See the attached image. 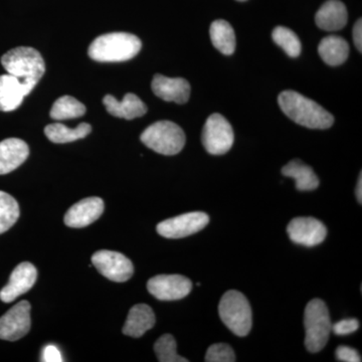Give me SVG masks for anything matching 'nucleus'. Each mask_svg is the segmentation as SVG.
<instances>
[{"label": "nucleus", "instance_id": "obj_23", "mask_svg": "<svg viewBox=\"0 0 362 362\" xmlns=\"http://www.w3.org/2000/svg\"><path fill=\"white\" fill-rule=\"evenodd\" d=\"M211 42L221 54L230 56L235 49V35L232 25L228 21L218 20L211 25Z\"/></svg>", "mask_w": 362, "mask_h": 362}, {"label": "nucleus", "instance_id": "obj_25", "mask_svg": "<svg viewBox=\"0 0 362 362\" xmlns=\"http://www.w3.org/2000/svg\"><path fill=\"white\" fill-rule=\"evenodd\" d=\"M85 113L84 104L81 103L76 98L64 96L59 98L52 105L51 117L54 120H69V119L78 118Z\"/></svg>", "mask_w": 362, "mask_h": 362}, {"label": "nucleus", "instance_id": "obj_15", "mask_svg": "<svg viewBox=\"0 0 362 362\" xmlns=\"http://www.w3.org/2000/svg\"><path fill=\"white\" fill-rule=\"evenodd\" d=\"M151 88L157 97L166 102L185 104L189 99L190 85L182 78H168L157 74L152 80Z\"/></svg>", "mask_w": 362, "mask_h": 362}, {"label": "nucleus", "instance_id": "obj_13", "mask_svg": "<svg viewBox=\"0 0 362 362\" xmlns=\"http://www.w3.org/2000/svg\"><path fill=\"white\" fill-rule=\"evenodd\" d=\"M37 272L35 267L28 262L20 264L11 273L8 284L0 291V300L11 303L16 298L30 291L37 282Z\"/></svg>", "mask_w": 362, "mask_h": 362}, {"label": "nucleus", "instance_id": "obj_28", "mask_svg": "<svg viewBox=\"0 0 362 362\" xmlns=\"http://www.w3.org/2000/svg\"><path fill=\"white\" fill-rule=\"evenodd\" d=\"M177 345L171 334L162 335L154 344V351L160 362H187L188 359L178 356Z\"/></svg>", "mask_w": 362, "mask_h": 362}, {"label": "nucleus", "instance_id": "obj_33", "mask_svg": "<svg viewBox=\"0 0 362 362\" xmlns=\"http://www.w3.org/2000/svg\"><path fill=\"white\" fill-rule=\"evenodd\" d=\"M362 21L359 18L356 21V25L354 28V45H356V49H358L359 52H361L362 49Z\"/></svg>", "mask_w": 362, "mask_h": 362}, {"label": "nucleus", "instance_id": "obj_24", "mask_svg": "<svg viewBox=\"0 0 362 362\" xmlns=\"http://www.w3.org/2000/svg\"><path fill=\"white\" fill-rule=\"evenodd\" d=\"M92 127L90 124L81 123L77 128L66 127L61 123L51 124L45 128V134L49 138V141L63 144L70 143L76 140L82 139L90 133Z\"/></svg>", "mask_w": 362, "mask_h": 362}, {"label": "nucleus", "instance_id": "obj_12", "mask_svg": "<svg viewBox=\"0 0 362 362\" xmlns=\"http://www.w3.org/2000/svg\"><path fill=\"white\" fill-rule=\"evenodd\" d=\"M287 233L290 240L295 244L305 247H315L325 240L327 228L316 218H296L290 221Z\"/></svg>", "mask_w": 362, "mask_h": 362}, {"label": "nucleus", "instance_id": "obj_11", "mask_svg": "<svg viewBox=\"0 0 362 362\" xmlns=\"http://www.w3.org/2000/svg\"><path fill=\"white\" fill-rule=\"evenodd\" d=\"M192 289L189 279L181 275H158L150 279L147 290L160 301L183 299Z\"/></svg>", "mask_w": 362, "mask_h": 362}, {"label": "nucleus", "instance_id": "obj_5", "mask_svg": "<svg viewBox=\"0 0 362 362\" xmlns=\"http://www.w3.org/2000/svg\"><path fill=\"white\" fill-rule=\"evenodd\" d=\"M218 313L233 334L247 337L252 329V313L251 305L244 294L235 290L228 291L221 297Z\"/></svg>", "mask_w": 362, "mask_h": 362}, {"label": "nucleus", "instance_id": "obj_29", "mask_svg": "<svg viewBox=\"0 0 362 362\" xmlns=\"http://www.w3.org/2000/svg\"><path fill=\"white\" fill-rule=\"evenodd\" d=\"M204 359L206 362H235L237 361L232 347L226 343H216V344L211 345L207 349Z\"/></svg>", "mask_w": 362, "mask_h": 362}, {"label": "nucleus", "instance_id": "obj_2", "mask_svg": "<svg viewBox=\"0 0 362 362\" xmlns=\"http://www.w3.org/2000/svg\"><path fill=\"white\" fill-rule=\"evenodd\" d=\"M141 47V40L131 33H106L90 44L89 56L101 63H119L134 58Z\"/></svg>", "mask_w": 362, "mask_h": 362}, {"label": "nucleus", "instance_id": "obj_10", "mask_svg": "<svg viewBox=\"0 0 362 362\" xmlns=\"http://www.w3.org/2000/svg\"><path fill=\"white\" fill-rule=\"evenodd\" d=\"M30 304L21 301L0 317V339L16 341L30 330Z\"/></svg>", "mask_w": 362, "mask_h": 362}, {"label": "nucleus", "instance_id": "obj_19", "mask_svg": "<svg viewBox=\"0 0 362 362\" xmlns=\"http://www.w3.org/2000/svg\"><path fill=\"white\" fill-rule=\"evenodd\" d=\"M349 21L346 6L339 0H328L319 8L315 16L316 25L327 32L340 30Z\"/></svg>", "mask_w": 362, "mask_h": 362}, {"label": "nucleus", "instance_id": "obj_14", "mask_svg": "<svg viewBox=\"0 0 362 362\" xmlns=\"http://www.w3.org/2000/svg\"><path fill=\"white\" fill-rule=\"evenodd\" d=\"M104 207L103 199L100 197H87L71 206L64 221L70 228H86L102 216Z\"/></svg>", "mask_w": 362, "mask_h": 362}, {"label": "nucleus", "instance_id": "obj_18", "mask_svg": "<svg viewBox=\"0 0 362 362\" xmlns=\"http://www.w3.org/2000/svg\"><path fill=\"white\" fill-rule=\"evenodd\" d=\"M30 93L18 78L9 74L0 76V111L16 110Z\"/></svg>", "mask_w": 362, "mask_h": 362}, {"label": "nucleus", "instance_id": "obj_32", "mask_svg": "<svg viewBox=\"0 0 362 362\" xmlns=\"http://www.w3.org/2000/svg\"><path fill=\"white\" fill-rule=\"evenodd\" d=\"M42 361L45 362H61V352L54 345H47L42 351Z\"/></svg>", "mask_w": 362, "mask_h": 362}, {"label": "nucleus", "instance_id": "obj_3", "mask_svg": "<svg viewBox=\"0 0 362 362\" xmlns=\"http://www.w3.org/2000/svg\"><path fill=\"white\" fill-rule=\"evenodd\" d=\"M7 74L18 78L32 92L45 71L42 54L33 47H20L11 49L1 58Z\"/></svg>", "mask_w": 362, "mask_h": 362}, {"label": "nucleus", "instance_id": "obj_17", "mask_svg": "<svg viewBox=\"0 0 362 362\" xmlns=\"http://www.w3.org/2000/svg\"><path fill=\"white\" fill-rule=\"evenodd\" d=\"M103 104L106 110L112 116L126 119V120H132L138 117H142L147 112L146 105L143 103L139 97L132 93L126 94L123 101H118L115 97L107 95L104 97Z\"/></svg>", "mask_w": 362, "mask_h": 362}, {"label": "nucleus", "instance_id": "obj_21", "mask_svg": "<svg viewBox=\"0 0 362 362\" xmlns=\"http://www.w3.org/2000/svg\"><path fill=\"white\" fill-rule=\"evenodd\" d=\"M318 54L327 65H341L349 59V42L338 35H329L321 40L318 47Z\"/></svg>", "mask_w": 362, "mask_h": 362}, {"label": "nucleus", "instance_id": "obj_30", "mask_svg": "<svg viewBox=\"0 0 362 362\" xmlns=\"http://www.w3.org/2000/svg\"><path fill=\"white\" fill-rule=\"evenodd\" d=\"M359 322L357 319L350 318L338 321L332 324V331L337 335H349L358 330Z\"/></svg>", "mask_w": 362, "mask_h": 362}, {"label": "nucleus", "instance_id": "obj_8", "mask_svg": "<svg viewBox=\"0 0 362 362\" xmlns=\"http://www.w3.org/2000/svg\"><path fill=\"white\" fill-rule=\"evenodd\" d=\"M209 223V216L202 211L180 214L157 225V233L166 239H181L201 232Z\"/></svg>", "mask_w": 362, "mask_h": 362}, {"label": "nucleus", "instance_id": "obj_4", "mask_svg": "<svg viewBox=\"0 0 362 362\" xmlns=\"http://www.w3.org/2000/svg\"><path fill=\"white\" fill-rule=\"evenodd\" d=\"M304 326L306 332L305 346L307 350L312 354L321 351L327 344L332 331L329 312L322 300L313 299L307 304Z\"/></svg>", "mask_w": 362, "mask_h": 362}, {"label": "nucleus", "instance_id": "obj_16", "mask_svg": "<svg viewBox=\"0 0 362 362\" xmlns=\"http://www.w3.org/2000/svg\"><path fill=\"white\" fill-rule=\"evenodd\" d=\"M28 144L18 138H8L0 142V175L20 168L28 159Z\"/></svg>", "mask_w": 362, "mask_h": 362}, {"label": "nucleus", "instance_id": "obj_6", "mask_svg": "<svg viewBox=\"0 0 362 362\" xmlns=\"http://www.w3.org/2000/svg\"><path fill=\"white\" fill-rule=\"evenodd\" d=\"M148 148L162 156H175L185 145V134L180 126L170 121H159L150 125L140 136Z\"/></svg>", "mask_w": 362, "mask_h": 362}, {"label": "nucleus", "instance_id": "obj_20", "mask_svg": "<svg viewBox=\"0 0 362 362\" xmlns=\"http://www.w3.org/2000/svg\"><path fill=\"white\" fill-rule=\"evenodd\" d=\"M156 314L146 304H137L130 309L127 320L124 324L123 333L127 337L138 338L156 325Z\"/></svg>", "mask_w": 362, "mask_h": 362}, {"label": "nucleus", "instance_id": "obj_35", "mask_svg": "<svg viewBox=\"0 0 362 362\" xmlns=\"http://www.w3.org/2000/svg\"><path fill=\"white\" fill-rule=\"evenodd\" d=\"M238 1H246V0H238Z\"/></svg>", "mask_w": 362, "mask_h": 362}, {"label": "nucleus", "instance_id": "obj_7", "mask_svg": "<svg viewBox=\"0 0 362 362\" xmlns=\"http://www.w3.org/2000/svg\"><path fill=\"white\" fill-rule=\"evenodd\" d=\"M235 140L232 125L221 114L207 118L202 131V144L211 156H223L230 151Z\"/></svg>", "mask_w": 362, "mask_h": 362}, {"label": "nucleus", "instance_id": "obj_26", "mask_svg": "<svg viewBox=\"0 0 362 362\" xmlns=\"http://www.w3.org/2000/svg\"><path fill=\"white\" fill-rule=\"evenodd\" d=\"M20 218V206L11 194L0 190V235L7 232Z\"/></svg>", "mask_w": 362, "mask_h": 362}, {"label": "nucleus", "instance_id": "obj_31", "mask_svg": "<svg viewBox=\"0 0 362 362\" xmlns=\"http://www.w3.org/2000/svg\"><path fill=\"white\" fill-rule=\"evenodd\" d=\"M337 361L343 362H361V354L357 350L349 346H339L335 352Z\"/></svg>", "mask_w": 362, "mask_h": 362}, {"label": "nucleus", "instance_id": "obj_22", "mask_svg": "<svg viewBox=\"0 0 362 362\" xmlns=\"http://www.w3.org/2000/svg\"><path fill=\"white\" fill-rule=\"evenodd\" d=\"M282 173L296 181V188L300 192H310L319 187V180L313 169L298 159L285 165L282 168Z\"/></svg>", "mask_w": 362, "mask_h": 362}, {"label": "nucleus", "instance_id": "obj_34", "mask_svg": "<svg viewBox=\"0 0 362 362\" xmlns=\"http://www.w3.org/2000/svg\"><path fill=\"white\" fill-rule=\"evenodd\" d=\"M356 199L357 202L361 204L362 202V175H359L358 182L356 187Z\"/></svg>", "mask_w": 362, "mask_h": 362}, {"label": "nucleus", "instance_id": "obj_27", "mask_svg": "<svg viewBox=\"0 0 362 362\" xmlns=\"http://www.w3.org/2000/svg\"><path fill=\"white\" fill-rule=\"evenodd\" d=\"M274 42L284 49L291 58H297L301 54V42L296 33L284 26H277L272 33Z\"/></svg>", "mask_w": 362, "mask_h": 362}, {"label": "nucleus", "instance_id": "obj_1", "mask_svg": "<svg viewBox=\"0 0 362 362\" xmlns=\"http://www.w3.org/2000/svg\"><path fill=\"white\" fill-rule=\"evenodd\" d=\"M278 103L286 116L304 127L328 129L334 123V117L329 112L295 90L281 93Z\"/></svg>", "mask_w": 362, "mask_h": 362}, {"label": "nucleus", "instance_id": "obj_9", "mask_svg": "<svg viewBox=\"0 0 362 362\" xmlns=\"http://www.w3.org/2000/svg\"><path fill=\"white\" fill-rule=\"evenodd\" d=\"M92 263L104 277L117 283L126 282L134 273L132 262L118 252H96L93 255Z\"/></svg>", "mask_w": 362, "mask_h": 362}]
</instances>
